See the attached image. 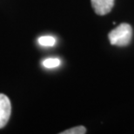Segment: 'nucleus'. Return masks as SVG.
<instances>
[{"label": "nucleus", "instance_id": "obj_1", "mask_svg": "<svg viewBox=\"0 0 134 134\" xmlns=\"http://www.w3.org/2000/svg\"><path fill=\"white\" fill-rule=\"evenodd\" d=\"M110 43L117 46H126L132 38V28L129 24H121L110 31L108 35Z\"/></svg>", "mask_w": 134, "mask_h": 134}, {"label": "nucleus", "instance_id": "obj_2", "mask_svg": "<svg viewBox=\"0 0 134 134\" xmlns=\"http://www.w3.org/2000/svg\"><path fill=\"white\" fill-rule=\"evenodd\" d=\"M12 105L9 98L4 94H0V129L5 126L10 119Z\"/></svg>", "mask_w": 134, "mask_h": 134}, {"label": "nucleus", "instance_id": "obj_3", "mask_svg": "<svg viewBox=\"0 0 134 134\" xmlns=\"http://www.w3.org/2000/svg\"><path fill=\"white\" fill-rule=\"evenodd\" d=\"M91 2L95 12L100 16L109 13L114 5V0H91Z\"/></svg>", "mask_w": 134, "mask_h": 134}, {"label": "nucleus", "instance_id": "obj_4", "mask_svg": "<svg viewBox=\"0 0 134 134\" xmlns=\"http://www.w3.org/2000/svg\"><path fill=\"white\" fill-rule=\"evenodd\" d=\"M38 43L42 46H53L56 44V39L52 36H43L38 38Z\"/></svg>", "mask_w": 134, "mask_h": 134}, {"label": "nucleus", "instance_id": "obj_5", "mask_svg": "<svg viewBox=\"0 0 134 134\" xmlns=\"http://www.w3.org/2000/svg\"><path fill=\"white\" fill-rule=\"evenodd\" d=\"M43 65L47 69L56 68V67L60 65V60L58 59V58H46V59H44V61H43Z\"/></svg>", "mask_w": 134, "mask_h": 134}, {"label": "nucleus", "instance_id": "obj_6", "mask_svg": "<svg viewBox=\"0 0 134 134\" xmlns=\"http://www.w3.org/2000/svg\"><path fill=\"white\" fill-rule=\"evenodd\" d=\"M85 132H86L85 127L82 126V125H79V126L73 127L71 129L64 131V132H60V134H85Z\"/></svg>", "mask_w": 134, "mask_h": 134}]
</instances>
